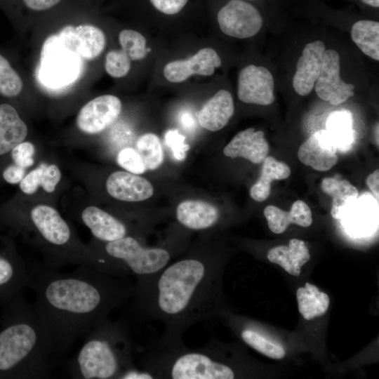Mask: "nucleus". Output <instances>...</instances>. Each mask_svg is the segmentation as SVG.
I'll use <instances>...</instances> for the list:
<instances>
[{"label":"nucleus","instance_id":"nucleus-34","mask_svg":"<svg viewBox=\"0 0 379 379\" xmlns=\"http://www.w3.org/2000/svg\"><path fill=\"white\" fill-rule=\"evenodd\" d=\"M131 60L122 49L110 51L106 55L105 70L112 77H124L130 71Z\"/></svg>","mask_w":379,"mask_h":379},{"label":"nucleus","instance_id":"nucleus-31","mask_svg":"<svg viewBox=\"0 0 379 379\" xmlns=\"http://www.w3.org/2000/svg\"><path fill=\"white\" fill-rule=\"evenodd\" d=\"M136 146L147 170H154L162 164L163 149L159 138L155 134L148 133L141 135Z\"/></svg>","mask_w":379,"mask_h":379},{"label":"nucleus","instance_id":"nucleus-29","mask_svg":"<svg viewBox=\"0 0 379 379\" xmlns=\"http://www.w3.org/2000/svg\"><path fill=\"white\" fill-rule=\"evenodd\" d=\"M373 203L368 197H361L348 208L343 217L349 228L356 233H364L371 227L375 215Z\"/></svg>","mask_w":379,"mask_h":379},{"label":"nucleus","instance_id":"nucleus-12","mask_svg":"<svg viewBox=\"0 0 379 379\" xmlns=\"http://www.w3.org/2000/svg\"><path fill=\"white\" fill-rule=\"evenodd\" d=\"M325 51V44L321 40L305 46L293 77V87L298 95L306 96L313 90L321 72Z\"/></svg>","mask_w":379,"mask_h":379},{"label":"nucleus","instance_id":"nucleus-14","mask_svg":"<svg viewBox=\"0 0 379 379\" xmlns=\"http://www.w3.org/2000/svg\"><path fill=\"white\" fill-rule=\"evenodd\" d=\"M59 34L71 49L86 60L98 57L106 45L105 34L92 25H67Z\"/></svg>","mask_w":379,"mask_h":379},{"label":"nucleus","instance_id":"nucleus-1","mask_svg":"<svg viewBox=\"0 0 379 379\" xmlns=\"http://www.w3.org/2000/svg\"><path fill=\"white\" fill-rule=\"evenodd\" d=\"M33 305L44 323L56 357L66 354L100 320L134 294V284L81 265L70 273L46 265L28 267Z\"/></svg>","mask_w":379,"mask_h":379},{"label":"nucleus","instance_id":"nucleus-25","mask_svg":"<svg viewBox=\"0 0 379 379\" xmlns=\"http://www.w3.org/2000/svg\"><path fill=\"white\" fill-rule=\"evenodd\" d=\"M28 267L15 260L0 255V294L12 295L23 286H29Z\"/></svg>","mask_w":379,"mask_h":379},{"label":"nucleus","instance_id":"nucleus-21","mask_svg":"<svg viewBox=\"0 0 379 379\" xmlns=\"http://www.w3.org/2000/svg\"><path fill=\"white\" fill-rule=\"evenodd\" d=\"M27 127L16 109L10 104L0 105V155L23 142Z\"/></svg>","mask_w":379,"mask_h":379},{"label":"nucleus","instance_id":"nucleus-26","mask_svg":"<svg viewBox=\"0 0 379 379\" xmlns=\"http://www.w3.org/2000/svg\"><path fill=\"white\" fill-rule=\"evenodd\" d=\"M296 297L299 312L306 320L323 316L330 303L328 295L309 282L297 290Z\"/></svg>","mask_w":379,"mask_h":379},{"label":"nucleus","instance_id":"nucleus-37","mask_svg":"<svg viewBox=\"0 0 379 379\" xmlns=\"http://www.w3.org/2000/svg\"><path fill=\"white\" fill-rule=\"evenodd\" d=\"M40 186L48 193L54 192L56 185L61 178V173L55 164L47 165L44 163L40 164Z\"/></svg>","mask_w":379,"mask_h":379},{"label":"nucleus","instance_id":"nucleus-2","mask_svg":"<svg viewBox=\"0 0 379 379\" xmlns=\"http://www.w3.org/2000/svg\"><path fill=\"white\" fill-rule=\"evenodd\" d=\"M220 272V261L208 251H194L136 281L132 311L143 321L161 322L163 334L182 337L218 312Z\"/></svg>","mask_w":379,"mask_h":379},{"label":"nucleus","instance_id":"nucleus-6","mask_svg":"<svg viewBox=\"0 0 379 379\" xmlns=\"http://www.w3.org/2000/svg\"><path fill=\"white\" fill-rule=\"evenodd\" d=\"M81 58L59 34L50 36L41 48L39 72L41 81L53 88L69 84L81 73Z\"/></svg>","mask_w":379,"mask_h":379},{"label":"nucleus","instance_id":"nucleus-38","mask_svg":"<svg viewBox=\"0 0 379 379\" xmlns=\"http://www.w3.org/2000/svg\"><path fill=\"white\" fill-rule=\"evenodd\" d=\"M35 148L29 142H22L11 151V157L15 164L24 168L33 165Z\"/></svg>","mask_w":379,"mask_h":379},{"label":"nucleus","instance_id":"nucleus-11","mask_svg":"<svg viewBox=\"0 0 379 379\" xmlns=\"http://www.w3.org/2000/svg\"><path fill=\"white\" fill-rule=\"evenodd\" d=\"M338 147L326 130L312 134L298 151L299 160L318 171H326L338 161Z\"/></svg>","mask_w":379,"mask_h":379},{"label":"nucleus","instance_id":"nucleus-44","mask_svg":"<svg viewBox=\"0 0 379 379\" xmlns=\"http://www.w3.org/2000/svg\"><path fill=\"white\" fill-rule=\"evenodd\" d=\"M366 184L371 192L378 197L379 192V171L378 169L374 171L366 178Z\"/></svg>","mask_w":379,"mask_h":379},{"label":"nucleus","instance_id":"nucleus-45","mask_svg":"<svg viewBox=\"0 0 379 379\" xmlns=\"http://www.w3.org/2000/svg\"><path fill=\"white\" fill-rule=\"evenodd\" d=\"M374 135H375V141L377 142V145H378V123L374 128Z\"/></svg>","mask_w":379,"mask_h":379},{"label":"nucleus","instance_id":"nucleus-22","mask_svg":"<svg viewBox=\"0 0 379 379\" xmlns=\"http://www.w3.org/2000/svg\"><path fill=\"white\" fill-rule=\"evenodd\" d=\"M267 258L290 274L298 276L301 267L310 260V255L303 241L292 239L288 246H278L270 249Z\"/></svg>","mask_w":379,"mask_h":379},{"label":"nucleus","instance_id":"nucleus-42","mask_svg":"<svg viewBox=\"0 0 379 379\" xmlns=\"http://www.w3.org/2000/svg\"><path fill=\"white\" fill-rule=\"evenodd\" d=\"M25 168L18 165L11 164L3 172L4 179L10 184H18L25 177Z\"/></svg>","mask_w":379,"mask_h":379},{"label":"nucleus","instance_id":"nucleus-10","mask_svg":"<svg viewBox=\"0 0 379 379\" xmlns=\"http://www.w3.org/2000/svg\"><path fill=\"white\" fill-rule=\"evenodd\" d=\"M121 110V102L117 97L101 95L91 100L80 109L77 125L84 133L96 134L114 123Z\"/></svg>","mask_w":379,"mask_h":379},{"label":"nucleus","instance_id":"nucleus-7","mask_svg":"<svg viewBox=\"0 0 379 379\" xmlns=\"http://www.w3.org/2000/svg\"><path fill=\"white\" fill-rule=\"evenodd\" d=\"M217 19L224 34L237 39L255 36L264 23L260 11L246 0H229L218 12Z\"/></svg>","mask_w":379,"mask_h":379},{"label":"nucleus","instance_id":"nucleus-28","mask_svg":"<svg viewBox=\"0 0 379 379\" xmlns=\"http://www.w3.org/2000/svg\"><path fill=\"white\" fill-rule=\"evenodd\" d=\"M352 117L347 110L330 114L326 121V131L333 138L338 149H347L353 141Z\"/></svg>","mask_w":379,"mask_h":379},{"label":"nucleus","instance_id":"nucleus-17","mask_svg":"<svg viewBox=\"0 0 379 379\" xmlns=\"http://www.w3.org/2000/svg\"><path fill=\"white\" fill-rule=\"evenodd\" d=\"M81 218L93 236L102 243L129 236L128 228L124 222L96 206L84 209Z\"/></svg>","mask_w":379,"mask_h":379},{"label":"nucleus","instance_id":"nucleus-9","mask_svg":"<svg viewBox=\"0 0 379 379\" xmlns=\"http://www.w3.org/2000/svg\"><path fill=\"white\" fill-rule=\"evenodd\" d=\"M237 95L245 103L271 105L275 96L274 81L270 71L254 65L244 67L239 74Z\"/></svg>","mask_w":379,"mask_h":379},{"label":"nucleus","instance_id":"nucleus-33","mask_svg":"<svg viewBox=\"0 0 379 379\" xmlns=\"http://www.w3.org/2000/svg\"><path fill=\"white\" fill-rule=\"evenodd\" d=\"M119 44L122 50L132 60L143 59L149 49L146 48V39L138 32L124 29L119 35Z\"/></svg>","mask_w":379,"mask_h":379},{"label":"nucleus","instance_id":"nucleus-36","mask_svg":"<svg viewBox=\"0 0 379 379\" xmlns=\"http://www.w3.org/2000/svg\"><path fill=\"white\" fill-rule=\"evenodd\" d=\"M164 141L171 149L175 159L183 161L190 146L185 142V137L176 129L168 130L164 135Z\"/></svg>","mask_w":379,"mask_h":379},{"label":"nucleus","instance_id":"nucleus-35","mask_svg":"<svg viewBox=\"0 0 379 379\" xmlns=\"http://www.w3.org/2000/svg\"><path fill=\"white\" fill-rule=\"evenodd\" d=\"M117 164L133 174H142L147 171L142 158L138 152L131 147L120 150L117 156Z\"/></svg>","mask_w":379,"mask_h":379},{"label":"nucleus","instance_id":"nucleus-15","mask_svg":"<svg viewBox=\"0 0 379 379\" xmlns=\"http://www.w3.org/2000/svg\"><path fill=\"white\" fill-rule=\"evenodd\" d=\"M106 189L112 197L131 202L146 200L154 193V188L147 179L128 171L112 173L106 181Z\"/></svg>","mask_w":379,"mask_h":379},{"label":"nucleus","instance_id":"nucleus-32","mask_svg":"<svg viewBox=\"0 0 379 379\" xmlns=\"http://www.w3.org/2000/svg\"><path fill=\"white\" fill-rule=\"evenodd\" d=\"M23 88V82L9 61L0 53V95L7 98L18 95Z\"/></svg>","mask_w":379,"mask_h":379},{"label":"nucleus","instance_id":"nucleus-19","mask_svg":"<svg viewBox=\"0 0 379 379\" xmlns=\"http://www.w3.org/2000/svg\"><path fill=\"white\" fill-rule=\"evenodd\" d=\"M220 213L213 204L197 200L181 202L176 209L178 221L191 230H205L217 224Z\"/></svg>","mask_w":379,"mask_h":379},{"label":"nucleus","instance_id":"nucleus-4","mask_svg":"<svg viewBox=\"0 0 379 379\" xmlns=\"http://www.w3.org/2000/svg\"><path fill=\"white\" fill-rule=\"evenodd\" d=\"M77 354L67 364L69 375L79 379H123L137 366L126 321L105 317L84 337Z\"/></svg>","mask_w":379,"mask_h":379},{"label":"nucleus","instance_id":"nucleus-41","mask_svg":"<svg viewBox=\"0 0 379 379\" xmlns=\"http://www.w3.org/2000/svg\"><path fill=\"white\" fill-rule=\"evenodd\" d=\"M27 9L34 12L48 11L61 3L63 0H19Z\"/></svg>","mask_w":379,"mask_h":379},{"label":"nucleus","instance_id":"nucleus-3","mask_svg":"<svg viewBox=\"0 0 379 379\" xmlns=\"http://www.w3.org/2000/svg\"><path fill=\"white\" fill-rule=\"evenodd\" d=\"M11 309L13 318L0 331V374L48 378L56 356L44 323L20 294Z\"/></svg>","mask_w":379,"mask_h":379},{"label":"nucleus","instance_id":"nucleus-43","mask_svg":"<svg viewBox=\"0 0 379 379\" xmlns=\"http://www.w3.org/2000/svg\"><path fill=\"white\" fill-rule=\"evenodd\" d=\"M178 121L183 129L189 133H194L197 128V121L190 110H182L178 116Z\"/></svg>","mask_w":379,"mask_h":379},{"label":"nucleus","instance_id":"nucleus-13","mask_svg":"<svg viewBox=\"0 0 379 379\" xmlns=\"http://www.w3.org/2000/svg\"><path fill=\"white\" fill-rule=\"evenodd\" d=\"M221 63V59L214 49L203 48L187 60H175L166 64L164 68V75L171 82L180 83L192 74L212 75L215 68L220 67Z\"/></svg>","mask_w":379,"mask_h":379},{"label":"nucleus","instance_id":"nucleus-46","mask_svg":"<svg viewBox=\"0 0 379 379\" xmlns=\"http://www.w3.org/2000/svg\"><path fill=\"white\" fill-rule=\"evenodd\" d=\"M246 1H261V0H246Z\"/></svg>","mask_w":379,"mask_h":379},{"label":"nucleus","instance_id":"nucleus-20","mask_svg":"<svg viewBox=\"0 0 379 379\" xmlns=\"http://www.w3.org/2000/svg\"><path fill=\"white\" fill-rule=\"evenodd\" d=\"M264 215L270 230L275 234L283 233L290 224L307 227L312 223L311 210L302 200L295 201L289 211H284L275 206H267L264 209Z\"/></svg>","mask_w":379,"mask_h":379},{"label":"nucleus","instance_id":"nucleus-30","mask_svg":"<svg viewBox=\"0 0 379 379\" xmlns=\"http://www.w3.org/2000/svg\"><path fill=\"white\" fill-rule=\"evenodd\" d=\"M240 337L246 344L268 357L279 359L285 356V350L281 345L268 340L248 325L241 329Z\"/></svg>","mask_w":379,"mask_h":379},{"label":"nucleus","instance_id":"nucleus-5","mask_svg":"<svg viewBox=\"0 0 379 379\" xmlns=\"http://www.w3.org/2000/svg\"><path fill=\"white\" fill-rule=\"evenodd\" d=\"M93 252L100 272L123 278L132 275L136 281L157 274L173 258V251L168 248L146 246L132 236L104 243Z\"/></svg>","mask_w":379,"mask_h":379},{"label":"nucleus","instance_id":"nucleus-40","mask_svg":"<svg viewBox=\"0 0 379 379\" xmlns=\"http://www.w3.org/2000/svg\"><path fill=\"white\" fill-rule=\"evenodd\" d=\"M40 186V168L32 170L27 174L20 182L21 190L27 194H34Z\"/></svg>","mask_w":379,"mask_h":379},{"label":"nucleus","instance_id":"nucleus-16","mask_svg":"<svg viewBox=\"0 0 379 379\" xmlns=\"http://www.w3.org/2000/svg\"><path fill=\"white\" fill-rule=\"evenodd\" d=\"M269 150L264 133L248 128L239 132L225 147L223 153L232 159L240 157L253 164H260L267 156Z\"/></svg>","mask_w":379,"mask_h":379},{"label":"nucleus","instance_id":"nucleus-24","mask_svg":"<svg viewBox=\"0 0 379 379\" xmlns=\"http://www.w3.org/2000/svg\"><path fill=\"white\" fill-rule=\"evenodd\" d=\"M291 175L289 166L272 157L267 156L262 161L260 175L250 190L251 197L258 202L265 201L271 192V184L274 180H282Z\"/></svg>","mask_w":379,"mask_h":379},{"label":"nucleus","instance_id":"nucleus-18","mask_svg":"<svg viewBox=\"0 0 379 379\" xmlns=\"http://www.w3.org/2000/svg\"><path fill=\"white\" fill-rule=\"evenodd\" d=\"M234 112L231 93L218 91L202 106L197 115L200 126L210 131H218L226 126Z\"/></svg>","mask_w":379,"mask_h":379},{"label":"nucleus","instance_id":"nucleus-39","mask_svg":"<svg viewBox=\"0 0 379 379\" xmlns=\"http://www.w3.org/2000/svg\"><path fill=\"white\" fill-rule=\"evenodd\" d=\"M188 0H149L154 7L160 12L173 15L180 12Z\"/></svg>","mask_w":379,"mask_h":379},{"label":"nucleus","instance_id":"nucleus-27","mask_svg":"<svg viewBox=\"0 0 379 379\" xmlns=\"http://www.w3.org/2000/svg\"><path fill=\"white\" fill-rule=\"evenodd\" d=\"M351 37L357 47L371 58L379 60V22L361 19L351 28Z\"/></svg>","mask_w":379,"mask_h":379},{"label":"nucleus","instance_id":"nucleus-23","mask_svg":"<svg viewBox=\"0 0 379 379\" xmlns=\"http://www.w3.org/2000/svg\"><path fill=\"white\" fill-rule=\"evenodd\" d=\"M321 187L324 193L332 197L331 214L335 219H341L358 199L357 189L346 180L325 178Z\"/></svg>","mask_w":379,"mask_h":379},{"label":"nucleus","instance_id":"nucleus-8","mask_svg":"<svg viewBox=\"0 0 379 379\" xmlns=\"http://www.w3.org/2000/svg\"><path fill=\"white\" fill-rule=\"evenodd\" d=\"M340 62L338 53L326 50L321 72L315 83L317 96L333 105H340L354 95V86L340 78Z\"/></svg>","mask_w":379,"mask_h":379}]
</instances>
